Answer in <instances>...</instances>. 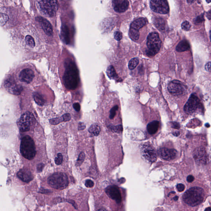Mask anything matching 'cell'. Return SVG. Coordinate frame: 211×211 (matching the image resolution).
Masks as SVG:
<instances>
[{
	"instance_id": "1",
	"label": "cell",
	"mask_w": 211,
	"mask_h": 211,
	"mask_svg": "<svg viewBox=\"0 0 211 211\" xmlns=\"http://www.w3.org/2000/svg\"><path fill=\"white\" fill-rule=\"evenodd\" d=\"M204 197V191L202 188L193 187L185 192L183 195V200L188 205L195 207L202 202Z\"/></svg>"
},
{
	"instance_id": "2",
	"label": "cell",
	"mask_w": 211,
	"mask_h": 211,
	"mask_svg": "<svg viewBox=\"0 0 211 211\" xmlns=\"http://www.w3.org/2000/svg\"><path fill=\"white\" fill-rule=\"evenodd\" d=\"M20 152L23 156L31 160L36 156V147L32 139L29 136H26L22 138L21 142Z\"/></svg>"
},
{
	"instance_id": "3",
	"label": "cell",
	"mask_w": 211,
	"mask_h": 211,
	"mask_svg": "<svg viewBox=\"0 0 211 211\" xmlns=\"http://www.w3.org/2000/svg\"><path fill=\"white\" fill-rule=\"evenodd\" d=\"M47 182L50 187L57 190H63L69 184L68 177L62 172L55 173L48 178Z\"/></svg>"
},
{
	"instance_id": "4",
	"label": "cell",
	"mask_w": 211,
	"mask_h": 211,
	"mask_svg": "<svg viewBox=\"0 0 211 211\" xmlns=\"http://www.w3.org/2000/svg\"><path fill=\"white\" fill-rule=\"evenodd\" d=\"M161 40L157 33H151L147 37L146 54L149 57H154L159 51L161 46Z\"/></svg>"
},
{
	"instance_id": "5",
	"label": "cell",
	"mask_w": 211,
	"mask_h": 211,
	"mask_svg": "<svg viewBox=\"0 0 211 211\" xmlns=\"http://www.w3.org/2000/svg\"><path fill=\"white\" fill-rule=\"evenodd\" d=\"M38 6L42 14L49 17L54 16L58 10L57 0H39Z\"/></svg>"
},
{
	"instance_id": "6",
	"label": "cell",
	"mask_w": 211,
	"mask_h": 211,
	"mask_svg": "<svg viewBox=\"0 0 211 211\" xmlns=\"http://www.w3.org/2000/svg\"><path fill=\"white\" fill-rule=\"evenodd\" d=\"M35 118L32 113L27 112L24 113L17 122V125L21 132H25L30 130L31 126L34 123Z\"/></svg>"
},
{
	"instance_id": "7",
	"label": "cell",
	"mask_w": 211,
	"mask_h": 211,
	"mask_svg": "<svg viewBox=\"0 0 211 211\" xmlns=\"http://www.w3.org/2000/svg\"><path fill=\"white\" fill-rule=\"evenodd\" d=\"M202 104L199 98L195 94H192L184 106V110L188 114H192L197 110L201 109Z\"/></svg>"
},
{
	"instance_id": "8",
	"label": "cell",
	"mask_w": 211,
	"mask_h": 211,
	"mask_svg": "<svg viewBox=\"0 0 211 211\" xmlns=\"http://www.w3.org/2000/svg\"><path fill=\"white\" fill-rule=\"evenodd\" d=\"M150 7L154 12L165 14L169 12V7L167 0H151Z\"/></svg>"
},
{
	"instance_id": "9",
	"label": "cell",
	"mask_w": 211,
	"mask_h": 211,
	"mask_svg": "<svg viewBox=\"0 0 211 211\" xmlns=\"http://www.w3.org/2000/svg\"><path fill=\"white\" fill-rule=\"evenodd\" d=\"M141 150L143 156L149 162L153 163L156 161V153L154 147L149 144H145L143 145Z\"/></svg>"
},
{
	"instance_id": "10",
	"label": "cell",
	"mask_w": 211,
	"mask_h": 211,
	"mask_svg": "<svg viewBox=\"0 0 211 211\" xmlns=\"http://www.w3.org/2000/svg\"><path fill=\"white\" fill-rule=\"evenodd\" d=\"M78 81L77 72L71 68L67 69L65 76V83L67 87L74 88L77 85Z\"/></svg>"
},
{
	"instance_id": "11",
	"label": "cell",
	"mask_w": 211,
	"mask_h": 211,
	"mask_svg": "<svg viewBox=\"0 0 211 211\" xmlns=\"http://www.w3.org/2000/svg\"><path fill=\"white\" fill-rule=\"evenodd\" d=\"M186 87L181 81L174 80L169 84L168 90L170 93L174 96L182 95L185 91Z\"/></svg>"
},
{
	"instance_id": "12",
	"label": "cell",
	"mask_w": 211,
	"mask_h": 211,
	"mask_svg": "<svg viewBox=\"0 0 211 211\" xmlns=\"http://www.w3.org/2000/svg\"><path fill=\"white\" fill-rule=\"evenodd\" d=\"M193 156L196 162L199 164H205L208 162L206 151L203 147L196 149L193 153Z\"/></svg>"
},
{
	"instance_id": "13",
	"label": "cell",
	"mask_w": 211,
	"mask_h": 211,
	"mask_svg": "<svg viewBox=\"0 0 211 211\" xmlns=\"http://www.w3.org/2000/svg\"><path fill=\"white\" fill-rule=\"evenodd\" d=\"M5 87L9 93L16 95H20L23 90L22 87L17 85L14 80L11 78L7 79L5 81Z\"/></svg>"
},
{
	"instance_id": "14",
	"label": "cell",
	"mask_w": 211,
	"mask_h": 211,
	"mask_svg": "<svg viewBox=\"0 0 211 211\" xmlns=\"http://www.w3.org/2000/svg\"><path fill=\"white\" fill-rule=\"evenodd\" d=\"M158 154L160 158L167 161H170L176 157L177 152L174 149L162 148L158 150Z\"/></svg>"
},
{
	"instance_id": "15",
	"label": "cell",
	"mask_w": 211,
	"mask_h": 211,
	"mask_svg": "<svg viewBox=\"0 0 211 211\" xmlns=\"http://www.w3.org/2000/svg\"><path fill=\"white\" fill-rule=\"evenodd\" d=\"M106 193L108 197L115 200L118 203L121 202L122 196L118 187L116 186H110L106 189Z\"/></svg>"
},
{
	"instance_id": "16",
	"label": "cell",
	"mask_w": 211,
	"mask_h": 211,
	"mask_svg": "<svg viewBox=\"0 0 211 211\" xmlns=\"http://www.w3.org/2000/svg\"><path fill=\"white\" fill-rule=\"evenodd\" d=\"M112 5L116 12L121 13L128 10L129 4L128 0H113Z\"/></svg>"
},
{
	"instance_id": "17",
	"label": "cell",
	"mask_w": 211,
	"mask_h": 211,
	"mask_svg": "<svg viewBox=\"0 0 211 211\" xmlns=\"http://www.w3.org/2000/svg\"><path fill=\"white\" fill-rule=\"evenodd\" d=\"M34 77V71L32 69H26L20 72L19 75L21 81L27 83H30Z\"/></svg>"
},
{
	"instance_id": "18",
	"label": "cell",
	"mask_w": 211,
	"mask_h": 211,
	"mask_svg": "<svg viewBox=\"0 0 211 211\" xmlns=\"http://www.w3.org/2000/svg\"><path fill=\"white\" fill-rule=\"evenodd\" d=\"M36 20L39 23L42 29L46 34L49 36L52 35L53 33L52 27L48 21L41 17H37Z\"/></svg>"
},
{
	"instance_id": "19",
	"label": "cell",
	"mask_w": 211,
	"mask_h": 211,
	"mask_svg": "<svg viewBox=\"0 0 211 211\" xmlns=\"http://www.w3.org/2000/svg\"><path fill=\"white\" fill-rule=\"evenodd\" d=\"M17 177L23 182L27 183L32 180L34 178L32 173L27 169H20L17 173Z\"/></svg>"
},
{
	"instance_id": "20",
	"label": "cell",
	"mask_w": 211,
	"mask_h": 211,
	"mask_svg": "<svg viewBox=\"0 0 211 211\" xmlns=\"http://www.w3.org/2000/svg\"><path fill=\"white\" fill-rule=\"evenodd\" d=\"M148 23V22L146 18L140 17L137 19L132 22L130 28L139 32V30L142 28L143 27L146 25Z\"/></svg>"
},
{
	"instance_id": "21",
	"label": "cell",
	"mask_w": 211,
	"mask_h": 211,
	"mask_svg": "<svg viewBox=\"0 0 211 211\" xmlns=\"http://www.w3.org/2000/svg\"><path fill=\"white\" fill-rule=\"evenodd\" d=\"M160 126V123L157 121H153L148 124L147 130L150 134H155L158 131Z\"/></svg>"
},
{
	"instance_id": "22",
	"label": "cell",
	"mask_w": 211,
	"mask_h": 211,
	"mask_svg": "<svg viewBox=\"0 0 211 211\" xmlns=\"http://www.w3.org/2000/svg\"><path fill=\"white\" fill-rule=\"evenodd\" d=\"M190 48V44L187 40H183L177 45L176 50L178 52H183L187 51Z\"/></svg>"
},
{
	"instance_id": "23",
	"label": "cell",
	"mask_w": 211,
	"mask_h": 211,
	"mask_svg": "<svg viewBox=\"0 0 211 211\" xmlns=\"http://www.w3.org/2000/svg\"><path fill=\"white\" fill-rule=\"evenodd\" d=\"M61 34L63 39L66 43H68L69 42V32L68 27L66 25L62 26L61 28Z\"/></svg>"
},
{
	"instance_id": "24",
	"label": "cell",
	"mask_w": 211,
	"mask_h": 211,
	"mask_svg": "<svg viewBox=\"0 0 211 211\" xmlns=\"http://www.w3.org/2000/svg\"><path fill=\"white\" fill-rule=\"evenodd\" d=\"M154 25L160 31L164 30L165 29V21L161 18H156L154 20Z\"/></svg>"
},
{
	"instance_id": "25",
	"label": "cell",
	"mask_w": 211,
	"mask_h": 211,
	"mask_svg": "<svg viewBox=\"0 0 211 211\" xmlns=\"http://www.w3.org/2000/svg\"><path fill=\"white\" fill-rule=\"evenodd\" d=\"M106 73L110 79H114L118 78L117 74L116 73L114 67L112 66H110L107 68Z\"/></svg>"
},
{
	"instance_id": "26",
	"label": "cell",
	"mask_w": 211,
	"mask_h": 211,
	"mask_svg": "<svg viewBox=\"0 0 211 211\" xmlns=\"http://www.w3.org/2000/svg\"><path fill=\"white\" fill-rule=\"evenodd\" d=\"M100 127L98 125L93 124L89 128L88 131L90 133L95 136H98L100 134Z\"/></svg>"
},
{
	"instance_id": "27",
	"label": "cell",
	"mask_w": 211,
	"mask_h": 211,
	"mask_svg": "<svg viewBox=\"0 0 211 211\" xmlns=\"http://www.w3.org/2000/svg\"><path fill=\"white\" fill-rule=\"evenodd\" d=\"M34 99L35 102L37 104L40 106H43L45 103V100H44L42 96L38 93H36L33 95Z\"/></svg>"
},
{
	"instance_id": "28",
	"label": "cell",
	"mask_w": 211,
	"mask_h": 211,
	"mask_svg": "<svg viewBox=\"0 0 211 211\" xmlns=\"http://www.w3.org/2000/svg\"><path fill=\"white\" fill-rule=\"evenodd\" d=\"M129 35L130 39L134 41L138 40L139 37V31L130 29L129 32Z\"/></svg>"
},
{
	"instance_id": "29",
	"label": "cell",
	"mask_w": 211,
	"mask_h": 211,
	"mask_svg": "<svg viewBox=\"0 0 211 211\" xmlns=\"http://www.w3.org/2000/svg\"><path fill=\"white\" fill-rule=\"evenodd\" d=\"M139 62V61L137 58H134L131 59L128 64L129 69L130 70H133L138 65Z\"/></svg>"
},
{
	"instance_id": "30",
	"label": "cell",
	"mask_w": 211,
	"mask_h": 211,
	"mask_svg": "<svg viewBox=\"0 0 211 211\" xmlns=\"http://www.w3.org/2000/svg\"><path fill=\"white\" fill-rule=\"evenodd\" d=\"M25 41L27 45L29 47H34L35 46V43L34 39L32 37L29 35H28L25 38Z\"/></svg>"
},
{
	"instance_id": "31",
	"label": "cell",
	"mask_w": 211,
	"mask_h": 211,
	"mask_svg": "<svg viewBox=\"0 0 211 211\" xmlns=\"http://www.w3.org/2000/svg\"><path fill=\"white\" fill-rule=\"evenodd\" d=\"M62 122H64L62 116L61 117L54 118L50 120V123L52 125H58Z\"/></svg>"
},
{
	"instance_id": "32",
	"label": "cell",
	"mask_w": 211,
	"mask_h": 211,
	"mask_svg": "<svg viewBox=\"0 0 211 211\" xmlns=\"http://www.w3.org/2000/svg\"><path fill=\"white\" fill-rule=\"evenodd\" d=\"M85 154L83 152H81L79 156H78V159L76 162V165L77 166H80L83 163L84 160L85 158Z\"/></svg>"
},
{
	"instance_id": "33",
	"label": "cell",
	"mask_w": 211,
	"mask_h": 211,
	"mask_svg": "<svg viewBox=\"0 0 211 211\" xmlns=\"http://www.w3.org/2000/svg\"><path fill=\"white\" fill-rule=\"evenodd\" d=\"M110 128L112 131L117 133H120L123 131V126L122 125L117 126H110Z\"/></svg>"
},
{
	"instance_id": "34",
	"label": "cell",
	"mask_w": 211,
	"mask_h": 211,
	"mask_svg": "<svg viewBox=\"0 0 211 211\" xmlns=\"http://www.w3.org/2000/svg\"><path fill=\"white\" fill-rule=\"evenodd\" d=\"M118 106L117 105H116L111 109L110 114L109 116L110 118L111 119L113 118L116 115V112L118 110Z\"/></svg>"
},
{
	"instance_id": "35",
	"label": "cell",
	"mask_w": 211,
	"mask_h": 211,
	"mask_svg": "<svg viewBox=\"0 0 211 211\" xmlns=\"http://www.w3.org/2000/svg\"><path fill=\"white\" fill-rule=\"evenodd\" d=\"M191 25L190 22L188 21H185L182 24V28L183 30L185 31H188L191 29Z\"/></svg>"
},
{
	"instance_id": "36",
	"label": "cell",
	"mask_w": 211,
	"mask_h": 211,
	"mask_svg": "<svg viewBox=\"0 0 211 211\" xmlns=\"http://www.w3.org/2000/svg\"><path fill=\"white\" fill-rule=\"evenodd\" d=\"M63 161V156L61 153H59L57 154V157L55 158V164L57 165H60L62 164Z\"/></svg>"
},
{
	"instance_id": "37",
	"label": "cell",
	"mask_w": 211,
	"mask_h": 211,
	"mask_svg": "<svg viewBox=\"0 0 211 211\" xmlns=\"http://www.w3.org/2000/svg\"><path fill=\"white\" fill-rule=\"evenodd\" d=\"M204 20V14H201V15L197 16V18L195 19V20H194V23H195V24H198L201 23Z\"/></svg>"
},
{
	"instance_id": "38",
	"label": "cell",
	"mask_w": 211,
	"mask_h": 211,
	"mask_svg": "<svg viewBox=\"0 0 211 211\" xmlns=\"http://www.w3.org/2000/svg\"><path fill=\"white\" fill-rule=\"evenodd\" d=\"M114 36L115 39L118 41H121L122 39V37H123L121 32H115L114 33Z\"/></svg>"
},
{
	"instance_id": "39",
	"label": "cell",
	"mask_w": 211,
	"mask_h": 211,
	"mask_svg": "<svg viewBox=\"0 0 211 211\" xmlns=\"http://www.w3.org/2000/svg\"><path fill=\"white\" fill-rule=\"evenodd\" d=\"M94 185V183L91 180L88 179L86 181L85 186L87 188H92V187H93Z\"/></svg>"
},
{
	"instance_id": "40",
	"label": "cell",
	"mask_w": 211,
	"mask_h": 211,
	"mask_svg": "<svg viewBox=\"0 0 211 211\" xmlns=\"http://www.w3.org/2000/svg\"><path fill=\"white\" fill-rule=\"evenodd\" d=\"M64 122L69 121L71 119V115L69 113H66L62 116Z\"/></svg>"
},
{
	"instance_id": "41",
	"label": "cell",
	"mask_w": 211,
	"mask_h": 211,
	"mask_svg": "<svg viewBox=\"0 0 211 211\" xmlns=\"http://www.w3.org/2000/svg\"><path fill=\"white\" fill-rule=\"evenodd\" d=\"M177 189L179 192H182L185 189V186L183 184H179L177 186Z\"/></svg>"
},
{
	"instance_id": "42",
	"label": "cell",
	"mask_w": 211,
	"mask_h": 211,
	"mask_svg": "<svg viewBox=\"0 0 211 211\" xmlns=\"http://www.w3.org/2000/svg\"><path fill=\"white\" fill-rule=\"evenodd\" d=\"M86 126L85 124L82 122H80L78 124V130L79 131H81L85 129Z\"/></svg>"
},
{
	"instance_id": "43",
	"label": "cell",
	"mask_w": 211,
	"mask_h": 211,
	"mask_svg": "<svg viewBox=\"0 0 211 211\" xmlns=\"http://www.w3.org/2000/svg\"><path fill=\"white\" fill-rule=\"evenodd\" d=\"M171 127L174 129H179L180 126L179 124L178 123H177V122H172L171 123Z\"/></svg>"
},
{
	"instance_id": "44",
	"label": "cell",
	"mask_w": 211,
	"mask_h": 211,
	"mask_svg": "<svg viewBox=\"0 0 211 211\" xmlns=\"http://www.w3.org/2000/svg\"><path fill=\"white\" fill-rule=\"evenodd\" d=\"M73 108L76 111H79L80 109V106L79 103H75L73 104Z\"/></svg>"
},
{
	"instance_id": "45",
	"label": "cell",
	"mask_w": 211,
	"mask_h": 211,
	"mask_svg": "<svg viewBox=\"0 0 211 211\" xmlns=\"http://www.w3.org/2000/svg\"><path fill=\"white\" fill-rule=\"evenodd\" d=\"M44 167V164H43V163H40V164H38L37 167V169L38 172H42Z\"/></svg>"
},
{
	"instance_id": "46",
	"label": "cell",
	"mask_w": 211,
	"mask_h": 211,
	"mask_svg": "<svg viewBox=\"0 0 211 211\" xmlns=\"http://www.w3.org/2000/svg\"><path fill=\"white\" fill-rule=\"evenodd\" d=\"M205 68L206 70L209 72H210L211 71V62H208L207 63L206 65H205Z\"/></svg>"
},
{
	"instance_id": "47",
	"label": "cell",
	"mask_w": 211,
	"mask_h": 211,
	"mask_svg": "<svg viewBox=\"0 0 211 211\" xmlns=\"http://www.w3.org/2000/svg\"><path fill=\"white\" fill-rule=\"evenodd\" d=\"M194 177L192 175H189L187 177V181L189 183H191L194 181Z\"/></svg>"
},
{
	"instance_id": "48",
	"label": "cell",
	"mask_w": 211,
	"mask_h": 211,
	"mask_svg": "<svg viewBox=\"0 0 211 211\" xmlns=\"http://www.w3.org/2000/svg\"><path fill=\"white\" fill-rule=\"evenodd\" d=\"M211 10H210L208 12H207V15L206 16L207 17V18L209 20H211Z\"/></svg>"
},
{
	"instance_id": "49",
	"label": "cell",
	"mask_w": 211,
	"mask_h": 211,
	"mask_svg": "<svg viewBox=\"0 0 211 211\" xmlns=\"http://www.w3.org/2000/svg\"><path fill=\"white\" fill-rule=\"evenodd\" d=\"M195 0H187V2L189 4H192L195 1Z\"/></svg>"
},
{
	"instance_id": "50",
	"label": "cell",
	"mask_w": 211,
	"mask_h": 211,
	"mask_svg": "<svg viewBox=\"0 0 211 211\" xmlns=\"http://www.w3.org/2000/svg\"><path fill=\"white\" fill-rule=\"evenodd\" d=\"M179 132H175L174 134V136H179Z\"/></svg>"
},
{
	"instance_id": "51",
	"label": "cell",
	"mask_w": 211,
	"mask_h": 211,
	"mask_svg": "<svg viewBox=\"0 0 211 211\" xmlns=\"http://www.w3.org/2000/svg\"><path fill=\"white\" fill-rule=\"evenodd\" d=\"M178 199V197H177V196H176V197H174V200H177Z\"/></svg>"
},
{
	"instance_id": "52",
	"label": "cell",
	"mask_w": 211,
	"mask_h": 211,
	"mask_svg": "<svg viewBox=\"0 0 211 211\" xmlns=\"http://www.w3.org/2000/svg\"><path fill=\"white\" fill-rule=\"evenodd\" d=\"M211 210L210 207H209V208H208L206 209L205 210V211H207V210L211 211Z\"/></svg>"
},
{
	"instance_id": "53",
	"label": "cell",
	"mask_w": 211,
	"mask_h": 211,
	"mask_svg": "<svg viewBox=\"0 0 211 211\" xmlns=\"http://www.w3.org/2000/svg\"><path fill=\"white\" fill-rule=\"evenodd\" d=\"M206 1L208 4H210L211 2V0H206Z\"/></svg>"
}]
</instances>
